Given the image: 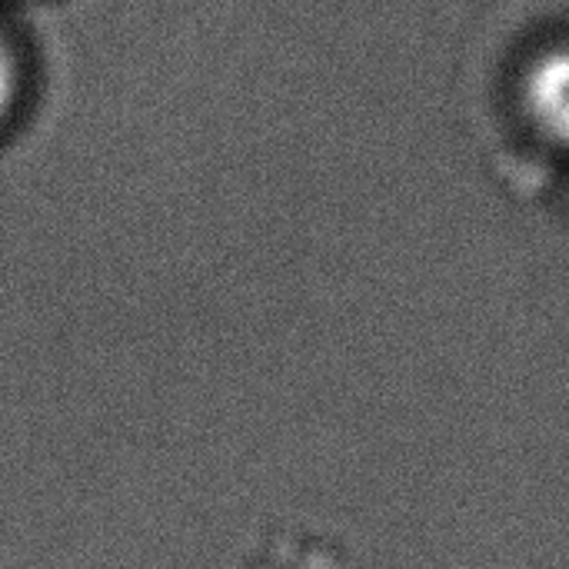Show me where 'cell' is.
I'll list each match as a JSON object with an SVG mask.
<instances>
[{
    "label": "cell",
    "instance_id": "cell-1",
    "mask_svg": "<svg viewBox=\"0 0 569 569\" xmlns=\"http://www.w3.org/2000/svg\"><path fill=\"white\" fill-rule=\"evenodd\" d=\"M517 110L547 150L569 157V40L543 43L520 63Z\"/></svg>",
    "mask_w": 569,
    "mask_h": 569
},
{
    "label": "cell",
    "instance_id": "cell-2",
    "mask_svg": "<svg viewBox=\"0 0 569 569\" xmlns=\"http://www.w3.org/2000/svg\"><path fill=\"white\" fill-rule=\"evenodd\" d=\"M33 93V60L23 30L0 10V143L17 130Z\"/></svg>",
    "mask_w": 569,
    "mask_h": 569
}]
</instances>
